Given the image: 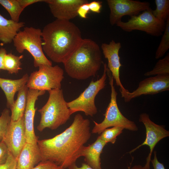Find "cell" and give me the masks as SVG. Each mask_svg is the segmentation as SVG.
Returning <instances> with one entry per match:
<instances>
[{
  "instance_id": "obj_10",
  "label": "cell",
  "mask_w": 169,
  "mask_h": 169,
  "mask_svg": "<svg viewBox=\"0 0 169 169\" xmlns=\"http://www.w3.org/2000/svg\"><path fill=\"white\" fill-rule=\"evenodd\" d=\"M139 120L145 126L146 138L142 144L131 150L128 153H133L141 146H148L150 151L144 167L145 169H150L151 156L155 147L160 141L169 136V131L165 129L163 125L157 124L152 121L150 118L149 115L146 113L141 114Z\"/></svg>"
},
{
  "instance_id": "obj_22",
  "label": "cell",
  "mask_w": 169,
  "mask_h": 169,
  "mask_svg": "<svg viewBox=\"0 0 169 169\" xmlns=\"http://www.w3.org/2000/svg\"><path fill=\"white\" fill-rule=\"evenodd\" d=\"M23 55L16 56L12 53L7 54L4 58V66L5 70H7L9 74H17L22 69L21 67L22 63L21 60Z\"/></svg>"
},
{
  "instance_id": "obj_34",
  "label": "cell",
  "mask_w": 169,
  "mask_h": 169,
  "mask_svg": "<svg viewBox=\"0 0 169 169\" xmlns=\"http://www.w3.org/2000/svg\"><path fill=\"white\" fill-rule=\"evenodd\" d=\"M154 158L151 161L154 169H165L163 164L158 161L156 156V151H154Z\"/></svg>"
},
{
  "instance_id": "obj_33",
  "label": "cell",
  "mask_w": 169,
  "mask_h": 169,
  "mask_svg": "<svg viewBox=\"0 0 169 169\" xmlns=\"http://www.w3.org/2000/svg\"><path fill=\"white\" fill-rule=\"evenodd\" d=\"M90 10L89 3L83 4L79 7L77 10L78 15L83 18H86V15Z\"/></svg>"
},
{
  "instance_id": "obj_39",
  "label": "cell",
  "mask_w": 169,
  "mask_h": 169,
  "mask_svg": "<svg viewBox=\"0 0 169 169\" xmlns=\"http://www.w3.org/2000/svg\"><path fill=\"white\" fill-rule=\"evenodd\" d=\"M15 169H17V168H16Z\"/></svg>"
},
{
  "instance_id": "obj_35",
  "label": "cell",
  "mask_w": 169,
  "mask_h": 169,
  "mask_svg": "<svg viewBox=\"0 0 169 169\" xmlns=\"http://www.w3.org/2000/svg\"><path fill=\"white\" fill-rule=\"evenodd\" d=\"M21 7L23 9L33 3L44 2V0H18Z\"/></svg>"
},
{
  "instance_id": "obj_23",
  "label": "cell",
  "mask_w": 169,
  "mask_h": 169,
  "mask_svg": "<svg viewBox=\"0 0 169 169\" xmlns=\"http://www.w3.org/2000/svg\"><path fill=\"white\" fill-rule=\"evenodd\" d=\"M0 4L9 13L13 21L19 22L20 16L23 10L18 0H0Z\"/></svg>"
},
{
  "instance_id": "obj_27",
  "label": "cell",
  "mask_w": 169,
  "mask_h": 169,
  "mask_svg": "<svg viewBox=\"0 0 169 169\" xmlns=\"http://www.w3.org/2000/svg\"><path fill=\"white\" fill-rule=\"evenodd\" d=\"M124 128L122 127H113L110 128H107L104 130L98 137L106 144L110 143L114 144L117 137L122 132Z\"/></svg>"
},
{
  "instance_id": "obj_31",
  "label": "cell",
  "mask_w": 169,
  "mask_h": 169,
  "mask_svg": "<svg viewBox=\"0 0 169 169\" xmlns=\"http://www.w3.org/2000/svg\"><path fill=\"white\" fill-rule=\"evenodd\" d=\"M9 153L8 149L4 141H0V164L6 161Z\"/></svg>"
},
{
  "instance_id": "obj_21",
  "label": "cell",
  "mask_w": 169,
  "mask_h": 169,
  "mask_svg": "<svg viewBox=\"0 0 169 169\" xmlns=\"http://www.w3.org/2000/svg\"><path fill=\"white\" fill-rule=\"evenodd\" d=\"M28 88L26 85L18 91L17 98L10 108L11 120L16 121L24 115L27 102Z\"/></svg>"
},
{
  "instance_id": "obj_28",
  "label": "cell",
  "mask_w": 169,
  "mask_h": 169,
  "mask_svg": "<svg viewBox=\"0 0 169 169\" xmlns=\"http://www.w3.org/2000/svg\"><path fill=\"white\" fill-rule=\"evenodd\" d=\"M11 120L9 110L5 109L0 116V141L4 139Z\"/></svg>"
},
{
  "instance_id": "obj_6",
  "label": "cell",
  "mask_w": 169,
  "mask_h": 169,
  "mask_svg": "<svg viewBox=\"0 0 169 169\" xmlns=\"http://www.w3.org/2000/svg\"><path fill=\"white\" fill-rule=\"evenodd\" d=\"M107 74L108 76L111 87V98L105 114L103 121L98 123L93 121L95 125L91 132L93 134H100L105 129L111 127H123L132 131H136L138 128L135 122L125 117L121 112L117 102V93L114 85V79L111 73L107 68Z\"/></svg>"
},
{
  "instance_id": "obj_30",
  "label": "cell",
  "mask_w": 169,
  "mask_h": 169,
  "mask_svg": "<svg viewBox=\"0 0 169 169\" xmlns=\"http://www.w3.org/2000/svg\"><path fill=\"white\" fill-rule=\"evenodd\" d=\"M16 165L17 160L10 152L6 161L0 164V169H15Z\"/></svg>"
},
{
  "instance_id": "obj_17",
  "label": "cell",
  "mask_w": 169,
  "mask_h": 169,
  "mask_svg": "<svg viewBox=\"0 0 169 169\" xmlns=\"http://www.w3.org/2000/svg\"><path fill=\"white\" fill-rule=\"evenodd\" d=\"M42 161L41 155L38 144L26 143L17 160V169H32Z\"/></svg>"
},
{
  "instance_id": "obj_7",
  "label": "cell",
  "mask_w": 169,
  "mask_h": 169,
  "mask_svg": "<svg viewBox=\"0 0 169 169\" xmlns=\"http://www.w3.org/2000/svg\"><path fill=\"white\" fill-rule=\"evenodd\" d=\"M103 64L104 72L101 77L95 81L92 80L78 97L67 102L71 115L77 112L82 111L86 115L93 116L97 113L95 98L100 91L105 88L107 78V64L106 63Z\"/></svg>"
},
{
  "instance_id": "obj_20",
  "label": "cell",
  "mask_w": 169,
  "mask_h": 169,
  "mask_svg": "<svg viewBox=\"0 0 169 169\" xmlns=\"http://www.w3.org/2000/svg\"><path fill=\"white\" fill-rule=\"evenodd\" d=\"M24 25L23 22H16L8 19L0 13V41L5 44L11 43Z\"/></svg>"
},
{
  "instance_id": "obj_3",
  "label": "cell",
  "mask_w": 169,
  "mask_h": 169,
  "mask_svg": "<svg viewBox=\"0 0 169 169\" xmlns=\"http://www.w3.org/2000/svg\"><path fill=\"white\" fill-rule=\"evenodd\" d=\"M103 63L99 45L90 39L85 38L63 64L70 77L85 80L95 76Z\"/></svg>"
},
{
  "instance_id": "obj_8",
  "label": "cell",
  "mask_w": 169,
  "mask_h": 169,
  "mask_svg": "<svg viewBox=\"0 0 169 169\" xmlns=\"http://www.w3.org/2000/svg\"><path fill=\"white\" fill-rule=\"evenodd\" d=\"M38 69L29 76L26 84L28 89L39 90L61 89V82L64 78V71L58 65H41Z\"/></svg>"
},
{
  "instance_id": "obj_18",
  "label": "cell",
  "mask_w": 169,
  "mask_h": 169,
  "mask_svg": "<svg viewBox=\"0 0 169 169\" xmlns=\"http://www.w3.org/2000/svg\"><path fill=\"white\" fill-rule=\"evenodd\" d=\"M107 144L97 137L96 141L87 146H84L81 156L84 157L85 163L93 169H102L100 155Z\"/></svg>"
},
{
  "instance_id": "obj_13",
  "label": "cell",
  "mask_w": 169,
  "mask_h": 169,
  "mask_svg": "<svg viewBox=\"0 0 169 169\" xmlns=\"http://www.w3.org/2000/svg\"><path fill=\"white\" fill-rule=\"evenodd\" d=\"M3 141L6 144L10 152L17 160L26 143L24 115L16 121L11 120Z\"/></svg>"
},
{
  "instance_id": "obj_11",
  "label": "cell",
  "mask_w": 169,
  "mask_h": 169,
  "mask_svg": "<svg viewBox=\"0 0 169 169\" xmlns=\"http://www.w3.org/2000/svg\"><path fill=\"white\" fill-rule=\"evenodd\" d=\"M110 10L109 20L112 25H116L125 15L131 17L138 15L149 8L150 3L147 2L133 0H107Z\"/></svg>"
},
{
  "instance_id": "obj_12",
  "label": "cell",
  "mask_w": 169,
  "mask_h": 169,
  "mask_svg": "<svg viewBox=\"0 0 169 169\" xmlns=\"http://www.w3.org/2000/svg\"><path fill=\"white\" fill-rule=\"evenodd\" d=\"M169 90V75H157L141 81L137 88L126 92L123 98L125 102L143 95H155Z\"/></svg>"
},
{
  "instance_id": "obj_24",
  "label": "cell",
  "mask_w": 169,
  "mask_h": 169,
  "mask_svg": "<svg viewBox=\"0 0 169 169\" xmlns=\"http://www.w3.org/2000/svg\"><path fill=\"white\" fill-rule=\"evenodd\" d=\"M156 8L152 10V14L157 19L166 22L169 18V0H155Z\"/></svg>"
},
{
  "instance_id": "obj_15",
  "label": "cell",
  "mask_w": 169,
  "mask_h": 169,
  "mask_svg": "<svg viewBox=\"0 0 169 169\" xmlns=\"http://www.w3.org/2000/svg\"><path fill=\"white\" fill-rule=\"evenodd\" d=\"M45 90L28 89L27 102L24 114L26 142L37 144L38 137L36 136L34 128V120L35 111V104L38 97L44 95Z\"/></svg>"
},
{
  "instance_id": "obj_5",
  "label": "cell",
  "mask_w": 169,
  "mask_h": 169,
  "mask_svg": "<svg viewBox=\"0 0 169 169\" xmlns=\"http://www.w3.org/2000/svg\"><path fill=\"white\" fill-rule=\"evenodd\" d=\"M42 34L40 29L26 27L18 32L13 41L18 53H22L26 50L32 55L35 67L41 65H52V62L47 59L44 52Z\"/></svg>"
},
{
  "instance_id": "obj_19",
  "label": "cell",
  "mask_w": 169,
  "mask_h": 169,
  "mask_svg": "<svg viewBox=\"0 0 169 169\" xmlns=\"http://www.w3.org/2000/svg\"><path fill=\"white\" fill-rule=\"evenodd\" d=\"M29 78L26 73L22 78L16 79L0 77V87L3 91L7 99V106L10 108L13 105L15 93L26 84Z\"/></svg>"
},
{
  "instance_id": "obj_9",
  "label": "cell",
  "mask_w": 169,
  "mask_h": 169,
  "mask_svg": "<svg viewBox=\"0 0 169 169\" xmlns=\"http://www.w3.org/2000/svg\"><path fill=\"white\" fill-rule=\"evenodd\" d=\"M151 8L141 14L132 16L126 22L121 21L116 25L123 31L131 32L138 30L155 37L163 34L166 25V22L160 20L152 14Z\"/></svg>"
},
{
  "instance_id": "obj_32",
  "label": "cell",
  "mask_w": 169,
  "mask_h": 169,
  "mask_svg": "<svg viewBox=\"0 0 169 169\" xmlns=\"http://www.w3.org/2000/svg\"><path fill=\"white\" fill-rule=\"evenodd\" d=\"M102 2L100 1H93L89 3L90 10L91 11L100 13L102 7Z\"/></svg>"
},
{
  "instance_id": "obj_29",
  "label": "cell",
  "mask_w": 169,
  "mask_h": 169,
  "mask_svg": "<svg viewBox=\"0 0 169 169\" xmlns=\"http://www.w3.org/2000/svg\"><path fill=\"white\" fill-rule=\"evenodd\" d=\"M32 169H64L55 163L49 161H41Z\"/></svg>"
},
{
  "instance_id": "obj_36",
  "label": "cell",
  "mask_w": 169,
  "mask_h": 169,
  "mask_svg": "<svg viewBox=\"0 0 169 169\" xmlns=\"http://www.w3.org/2000/svg\"><path fill=\"white\" fill-rule=\"evenodd\" d=\"M6 54L7 51L5 48H0V70H5L4 61L5 56Z\"/></svg>"
},
{
  "instance_id": "obj_1",
  "label": "cell",
  "mask_w": 169,
  "mask_h": 169,
  "mask_svg": "<svg viewBox=\"0 0 169 169\" xmlns=\"http://www.w3.org/2000/svg\"><path fill=\"white\" fill-rule=\"evenodd\" d=\"M90 122L80 114L75 115L67 128L52 138L38 140L42 161L52 162L65 169L81 157L84 144L90 139Z\"/></svg>"
},
{
  "instance_id": "obj_25",
  "label": "cell",
  "mask_w": 169,
  "mask_h": 169,
  "mask_svg": "<svg viewBox=\"0 0 169 169\" xmlns=\"http://www.w3.org/2000/svg\"><path fill=\"white\" fill-rule=\"evenodd\" d=\"M169 75V54L160 59L156 63L153 69L144 74L145 76Z\"/></svg>"
},
{
  "instance_id": "obj_38",
  "label": "cell",
  "mask_w": 169,
  "mask_h": 169,
  "mask_svg": "<svg viewBox=\"0 0 169 169\" xmlns=\"http://www.w3.org/2000/svg\"><path fill=\"white\" fill-rule=\"evenodd\" d=\"M126 169H145L144 166L140 165H135L131 167V165Z\"/></svg>"
},
{
  "instance_id": "obj_16",
  "label": "cell",
  "mask_w": 169,
  "mask_h": 169,
  "mask_svg": "<svg viewBox=\"0 0 169 169\" xmlns=\"http://www.w3.org/2000/svg\"><path fill=\"white\" fill-rule=\"evenodd\" d=\"M56 19L69 21L76 17L80 6L88 3L86 0H44Z\"/></svg>"
},
{
  "instance_id": "obj_14",
  "label": "cell",
  "mask_w": 169,
  "mask_h": 169,
  "mask_svg": "<svg viewBox=\"0 0 169 169\" xmlns=\"http://www.w3.org/2000/svg\"><path fill=\"white\" fill-rule=\"evenodd\" d=\"M121 47L120 43L116 42L113 40L109 44L102 43L101 45L104 57L108 60L107 67L111 73L116 85L120 87V91L123 97L128 90L124 88L120 78V69L122 65L120 62L119 51Z\"/></svg>"
},
{
  "instance_id": "obj_2",
  "label": "cell",
  "mask_w": 169,
  "mask_h": 169,
  "mask_svg": "<svg viewBox=\"0 0 169 169\" xmlns=\"http://www.w3.org/2000/svg\"><path fill=\"white\" fill-rule=\"evenodd\" d=\"M43 50L52 61L63 63L78 48L82 38L79 28L70 21L56 19L42 30Z\"/></svg>"
},
{
  "instance_id": "obj_37",
  "label": "cell",
  "mask_w": 169,
  "mask_h": 169,
  "mask_svg": "<svg viewBox=\"0 0 169 169\" xmlns=\"http://www.w3.org/2000/svg\"><path fill=\"white\" fill-rule=\"evenodd\" d=\"M68 169H93L86 163H83L80 167L77 166L76 163L74 164L68 168Z\"/></svg>"
},
{
  "instance_id": "obj_26",
  "label": "cell",
  "mask_w": 169,
  "mask_h": 169,
  "mask_svg": "<svg viewBox=\"0 0 169 169\" xmlns=\"http://www.w3.org/2000/svg\"><path fill=\"white\" fill-rule=\"evenodd\" d=\"M155 53V58L158 59L163 57L169 49V18L166 22L165 30Z\"/></svg>"
},
{
  "instance_id": "obj_4",
  "label": "cell",
  "mask_w": 169,
  "mask_h": 169,
  "mask_svg": "<svg viewBox=\"0 0 169 169\" xmlns=\"http://www.w3.org/2000/svg\"><path fill=\"white\" fill-rule=\"evenodd\" d=\"M49 96L45 105L38 110L41 115L37 130L42 131L46 128L55 130L65 124L71 115L61 89L48 91Z\"/></svg>"
}]
</instances>
